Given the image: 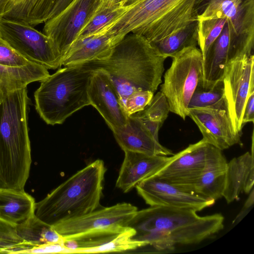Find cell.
Here are the masks:
<instances>
[{
  "label": "cell",
  "instance_id": "ac0fdd59",
  "mask_svg": "<svg viewBox=\"0 0 254 254\" xmlns=\"http://www.w3.org/2000/svg\"><path fill=\"white\" fill-rule=\"evenodd\" d=\"M114 137L124 151L148 155H173V152L156 141L140 119L134 114L127 124L113 130Z\"/></svg>",
  "mask_w": 254,
  "mask_h": 254
},
{
  "label": "cell",
  "instance_id": "f1b7e54d",
  "mask_svg": "<svg viewBox=\"0 0 254 254\" xmlns=\"http://www.w3.org/2000/svg\"><path fill=\"white\" fill-rule=\"evenodd\" d=\"M122 2L103 0L91 20L80 32L78 37L97 33L118 19L128 8Z\"/></svg>",
  "mask_w": 254,
  "mask_h": 254
},
{
  "label": "cell",
  "instance_id": "8d00e7d4",
  "mask_svg": "<svg viewBox=\"0 0 254 254\" xmlns=\"http://www.w3.org/2000/svg\"><path fill=\"white\" fill-rule=\"evenodd\" d=\"M72 254V250L66 247L64 243H50L21 251L17 254Z\"/></svg>",
  "mask_w": 254,
  "mask_h": 254
},
{
  "label": "cell",
  "instance_id": "f35d334b",
  "mask_svg": "<svg viewBox=\"0 0 254 254\" xmlns=\"http://www.w3.org/2000/svg\"><path fill=\"white\" fill-rule=\"evenodd\" d=\"M135 114L140 119L155 139L157 141H159L158 137L159 130L163 124L149 120L143 116L140 112Z\"/></svg>",
  "mask_w": 254,
  "mask_h": 254
},
{
  "label": "cell",
  "instance_id": "603a6c76",
  "mask_svg": "<svg viewBox=\"0 0 254 254\" xmlns=\"http://www.w3.org/2000/svg\"><path fill=\"white\" fill-rule=\"evenodd\" d=\"M58 0H9L1 17L35 26L44 23Z\"/></svg>",
  "mask_w": 254,
  "mask_h": 254
},
{
  "label": "cell",
  "instance_id": "ffe728a7",
  "mask_svg": "<svg viewBox=\"0 0 254 254\" xmlns=\"http://www.w3.org/2000/svg\"><path fill=\"white\" fill-rule=\"evenodd\" d=\"M254 184V140L252 152H247L227 162L223 197L228 203L238 200L241 193H249Z\"/></svg>",
  "mask_w": 254,
  "mask_h": 254
},
{
  "label": "cell",
  "instance_id": "ab89813d",
  "mask_svg": "<svg viewBox=\"0 0 254 254\" xmlns=\"http://www.w3.org/2000/svg\"><path fill=\"white\" fill-rule=\"evenodd\" d=\"M254 189H253L250 192V194L244 204V207L241 212L237 216L235 220L233 222V224L239 223L250 210V207L253 206L254 201Z\"/></svg>",
  "mask_w": 254,
  "mask_h": 254
},
{
  "label": "cell",
  "instance_id": "8fae6325",
  "mask_svg": "<svg viewBox=\"0 0 254 254\" xmlns=\"http://www.w3.org/2000/svg\"><path fill=\"white\" fill-rule=\"evenodd\" d=\"M103 0H73L65 9L44 22L43 33L52 40L62 61Z\"/></svg>",
  "mask_w": 254,
  "mask_h": 254
},
{
  "label": "cell",
  "instance_id": "cb8c5ba5",
  "mask_svg": "<svg viewBox=\"0 0 254 254\" xmlns=\"http://www.w3.org/2000/svg\"><path fill=\"white\" fill-rule=\"evenodd\" d=\"M50 75L46 67L35 63L19 66L0 64V87L3 91L21 89Z\"/></svg>",
  "mask_w": 254,
  "mask_h": 254
},
{
  "label": "cell",
  "instance_id": "484cf974",
  "mask_svg": "<svg viewBox=\"0 0 254 254\" xmlns=\"http://www.w3.org/2000/svg\"><path fill=\"white\" fill-rule=\"evenodd\" d=\"M15 227L18 235L30 248L47 243L64 242L62 236L35 215Z\"/></svg>",
  "mask_w": 254,
  "mask_h": 254
},
{
  "label": "cell",
  "instance_id": "836d02e7",
  "mask_svg": "<svg viewBox=\"0 0 254 254\" xmlns=\"http://www.w3.org/2000/svg\"><path fill=\"white\" fill-rule=\"evenodd\" d=\"M170 112L168 101L160 91L153 95L151 100L140 113L150 121L163 124Z\"/></svg>",
  "mask_w": 254,
  "mask_h": 254
},
{
  "label": "cell",
  "instance_id": "8992f818",
  "mask_svg": "<svg viewBox=\"0 0 254 254\" xmlns=\"http://www.w3.org/2000/svg\"><path fill=\"white\" fill-rule=\"evenodd\" d=\"M94 71L87 64L64 66L40 81L34 94L35 109L46 124H62L90 105L88 89Z\"/></svg>",
  "mask_w": 254,
  "mask_h": 254
},
{
  "label": "cell",
  "instance_id": "d6986e66",
  "mask_svg": "<svg viewBox=\"0 0 254 254\" xmlns=\"http://www.w3.org/2000/svg\"><path fill=\"white\" fill-rule=\"evenodd\" d=\"M122 39L107 31L77 38L62 61V65L73 66L107 57Z\"/></svg>",
  "mask_w": 254,
  "mask_h": 254
},
{
  "label": "cell",
  "instance_id": "83f0119b",
  "mask_svg": "<svg viewBox=\"0 0 254 254\" xmlns=\"http://www.w3.org/2000/svg\"><path fill=\"white\" fill-rule=\"evenodd\" d=\"M227 163L213 167L205 171L190 187L189 191L215 201L222 197Z\"/></svg>",
  "mask_w": 254,
  "mask_h": 254
},
{
  "label": "cell",
  "instance_id": "4316f807",
  "mask_svg": "<svg viewBox=\"0 0 254 254\" xmlns=\"http://www.w3.org/2000/svg\"><path fill=\"white\" fill-rule=\"evenodd\" d=\"M151 45L160 55L165 58H172L185 48L196 46L198 45V21H193Z\"/></svg>",
  "mask_w": 254,
  "mask_h": 254
},
{
  "label": "cell",
  "instance_id": "7c38bea8",
  "mask_svg": "<svg viewBox=\"0 0 254 254\" xmlns=\"http://www.w3.org/2000/svg\"><path fill=\"white\" fill-rule=\"evenodd\" d=\"M223 82L224 97L233 129L242 135L244 108L254 90V56L246 55L228 62Z\"/></svg>",
  "mask_w": 254,
  "mask_h": 254
},
{
  "label": "cell",
  "instance_id": "e575fe53",
  "mask_svg": "<svg viewBox=\"0 0 254 254\" xmlns=\"http://www.w3.org/2000/svg\"><path fill=\"white\" fill-rule=\"evenodd\" d=\"M154 93L148 90H137L127 98L124 109L128 116L143 111L151 100Z\"/></svg>",
  "mask_w": 254,
  "mask_h": 254
},
{
  "label": "cell",
  "instance_id": "d6a6232c",
  "mask_svg": "<svg viewBox=\"0 0 254 254\" xmlns=\"http://www.w3.org/2000/svg\"><path fill=\"white\" fill-rule=\"evenodd\" d=\"M29 248L18 235L15 226L0 220V254H17Z\"/></svg>",
  "mask_w": 254,
  "mask_h": 254
},
{
  "label": "cell",
  "instance_id": "ee69618b",
  "mask_svg": "<svg viewBox=\"0 0 254 254\" xmlns=\"http://www.w3.org/2000/svg\"><path fill=\"white\" fill-rule=\"evenodd\" d=\"M2 93H3V91L1 90V89L0 87V98L1 97Z\"/></svg>",
  "mask_w": 254,
  "mask_h": 254
},
{
  "label": "cell",
  "instance_id": "4dcf8cb0",
  "mask_svg": "<svg viewBox=\"0 0 254 254\" xmlns=\"http://www.w3.org/2000/svg\"><path fill=\"white\" fill-rule=\"evenodd\" d=\"M227 19L225 17L198 21V45L202 58L208 48L220 34Z\"/></svg>",
  "mask_w": 254,
  "mask_h": 254
},
{
  "label": "cell",
  "instance_id": "9c48e42d",
  "mask_svg": "<svg viewBox=\"0 0 254 254\" xmlns=\"http://www.w3.org/2000/svg\"><path fill=\"white\" fill-rule=\"evenodd\" d=\"M227 163L222 150L202 139L174 154L171 161L153 175L189 191L203 172Z\"/></svg>",
  "mask_w": 254,
  "mask_h": 254
},
{
  "label": "cell",
  "instance_id": "2e32d148",
  "mask_svg": "<svg viewBox=\"0 0 254 254\" xmlns=\"http://www.w3.org/2000/svg\"><path fill=\"white\" fill-rule=\"evenodd\" d=\"M94 70L88 89L90 105L96 108L113 131L125 126L128 116L107 74L102 70Z\"/></svg>",
  "mask_w": 254,
  "mask_h": 254
},
{
  "label": "cell",
  "instance_id": "60d3db41",
  "mask_svg": "<svg viewBox=\"0 0 254 254\" xmlns=\"http://www.w3.org/2000/svg\"><path fill=\"white\" fill-rule=\"evenodd\" d=\"M73 0H58L51 13L49 18L58 14L65 9Z\"/></svg>",
  "mask_w": 254,
  "mask_h": 254
},
{
  "label": "cell",
  "instance_id": "4fadbf2b",
  "mask_svg": "<svg viewBox=\"0 0 254 254\" xmlns=\"http://www.w3.org/2000/svg\"><path fill=\"white\" fill-rule=\"evenodd\" d=\"M188 116L198 127L202 139L217 148L223 151L242 144L241 135L233 129L224 96L211 106L188 109Z\"/></svg>",
  "mask_w": 254,
  "mask_h": 254
},
{
  "label": "cell",
  "instance_id": "74e56055",
  "mask_svg": "<svg viewBox=\"0 0 254 254\" xmlns=\"http://www.w3.org/2000/svg\"><path fill=\"white\" fill-rule=\"evenodd\" d=\"M254 122V90L249 95L246 102L242 119L243 126Z\"/></svg>",
  "mask_w": 254,
  "mask_h": 254
},
{
  "label": "cell",
  "instance_id": "ba28073f",
  "mask_svg": "<svg viewBox=\"0 0 254 254\" xmlns=\"http://www.w3.org/2000/svg\"><path fill=\"white\" fill-rule=\"evenodd\" d=\"M172 58L160 91L168 101L170 111L185 120L192 94L199 81L203 79L202 55L196 46H190Z\"/></svg>",
  "mask_w": 254,
  "mask_h": 254
},
{
  "label": "cell",
  "instance_id": "d590c367",
  "mask_svg": "<svg viewBox=\"0 0 254 254\" xmlns=\"http://www.w3.org/2000/svg\"><path fill=\"white\" fill-rule=\"evenodd\" d=\"M31 63L21 56L0 38V64L2 65L19 66L30 64Z\"/></svg>",
  "mask_w": 254,
  "mask_h": 254
},
{
  "label": "cell",
  "instance_id": "52a82bcc",
  "mask_svg": "<svg viewBox=\"0 0 254 254\" xmlns=\"http://www.w3.org/2000/svg\"><path fill=\"white\" fill-rule=\"evenodd\" d=\"M197 21L226 18L233 33L227 63L253 54L254 46V0H197Z\"/></svg>",
  "mask_w": 254,
  "mask_h": 254
},
{
  "label": "cell",
  "instance_id": "b9f144b4",
  "mask_svg": "<svg viewBox=\"0 0 254 254\" xmlns=\"http://www.w3.org/2000/svg\"><path fill=\"white\" fill-rule=\"evenodd\" d=\"M9 1V0H0V18L1 17Z\"/></svg>",
  "mask_w": 254,
  "mask_h": 254
},
{
  "label": "cell",
  "instance_id": "30bf717a",
  "mask_svg": "<svg viewBox=\"0 0 254 254\" xmlns=\"http://www.w3.org/2000/svg\"><path fill=\"white\" fill-rule=\"evenodd\" d=\"M0 38L29 62L55 69L62 58L52 40L27 23L0 18Z\"/></svg>",
  "mask_w": 254,
  "mask_h": 254
},
{
  "label": "cell",
  "instance_id": "5bb4252c",
  "mask_svg": "<svg viewBox=\"0 0 254 254\" xmlns=\"http://www.w3.org/2000/svg\"><path fill=\"white\" fill-rule=\"evenodd\" d=\"M138 194L150 206H167L196 212L213 205L215 200L190 192L153 175L136 186Z\"/></svg>",
  "mask_w": 254,
  "mask_h": 254
},
{
  "label": "cell",
  "instance_id": "3957f363",
  "mask_svg": "<svg viewBox=\"0 0 254 254\" xmlns=\"http://www.w3.org/2000/svg\"><path fill=\"white\" fill-rule=\"evenodd\" d=\"M27 87L0 98V188L24 190L32 162Z\"/></svg>",
  "mask_w": 254,
  "mask_h": 254
},
{
  "label": "cell",
  "instance_id": "e0dca14e",
  "mask_svg": "<svg viewBox=\"0 0 254 254\" xmlns=\"http://www.w3.org/2000/svg\"><path fill=\"white\" fill-rule=\"evenodd\" d=\"M116 187L127 192L144 179L153 176L173 158L163 155H148L126 151Z\"/></svg>",
  "mask_w": 254,
  "mask_h": 254
},
{
  "label": "cell",
  "instance_id": "d4e9b609",
  "mask_svg": "<svg viewBox=\"0 0 254 254\" xmlns=\"http://www.w3.org/2000/svg\"><path fill=\"white\" fill-rule=\"evenodd\" d=\"M127 226L115 225L86 231L64 237V245L72 250L95 248L105 244L124 230Z\"/></svg>",
  "mask_w": 254,
  "mask_h": 254
},
{
  "label": "cell",
  "instance_id": "1f68e13d",
  "mask_svg": "<svg viewBox=\"0 0 254 254\" xmlns=\"http://www.w3.org/2000/svg\"><path fill=\"white\" fill-rule=\"evenodd\" d=\"M200 80L193 92L188 105V109L211 106L224 96V84L219 81L210 87L203 86Z\"/></svg>",
  "mask_w": 254,
  "mask_h": 254
},
{
  "label": "cell",
  "instance_id": "9a60e30c",
  "mask_svg": "<svg viewBox=\"0 0 254 254\" xmlns=\"http://www.w3.org/2000/svg\"><path fill=\"white\" fill-rule=\"evenodd\" d=\"M137 211V208L129 203H119L110 207H101L87 214L52 227L60 235L66 237L112 225L127 226Z\"/></svg>",
  "mask_w": 254,
  "mask_h": 254
},
{
  "label": "cell",
  "instance_id": "277c9868",
  "mask_svg": "<svg viewBox=\"0 0 254 254\" xmlns=\"http://www.w3.org/2000/svg\"><path fill=\"white\" fill-rule=\"evenodd\" d=\"M106 171L102 160L89 164L36 202L35 216L53 226L101 208Z\"/></svg>",
  "mask_w": 254,
  "mask_h": 254
},
{
  "label": "cell",
  "instance_id": "44dd1931",
  "mask_svg": "<svg viewBox=\"0 0 254 254\" xmlns=\"http://www.w3.org/2000/svg\"><path fill=\"white\" fill-rule=\"evenodd\" d=\"M233 33L227 20L220 34L211 44L203 57L202 84L210 87L223 80Z\"/></svg>",
  "mask_w": 254,
  "mask_h": 254
},
{
  "label": "cell",
  "instance_id": "6da1fadb",
  "mask_svg": "<svg viewBox=\"0 0 254 254\" xmlns=\"http://www.w3.org/2000/svg\"><path fill=\"white\" fill-rule=\"evenodd\" d=\"M189 209L150 206L137 210L127 226L132 237L159 251L173 250L177 245L200 243L224 228L223 216L216 213L204 216Z\"/></svg>",
  "mask_w": 254,
  "mask_h": 254
},
{
  "label": "cell",
  "instance_id": "7a4b0ae2",
  "mask_svg": "<svg viewBox=\"0 0 254 254\" xmlns=\"http://www.w3.org/2000/svg\"><path fill=\"white\" fill-rule=\"evenodd\" d=\"M166 59L144 37L129 33L113 47L107 57L85 64L107 74L124 108L127 97L132 92H155L162 81Z\"/></svg>",
  "mask_w": 254,
  "mask_h": 254
},
{
  "label": "cell",
  "instance_id": "7bdbcfd3",
  "mask_svg": "<svg viewBox=\"0 0 254 254\" xmlns=\"http://www.w3.org/2000/svg\"><path fill=\"white\" fill-rule=\"evenodd\" d=\"M111 0L116 2H122L124 3L126 5H130L132 4L135 3L138 0Z\"/></svg>",
  "mask_w": 254,
  "mask_h": 254
},
{
  "label": "cell",
  "instance_id": "f546056e",
  "mask_svg": "<svg viewBox=\"0 0 254 254\" xmlns=\"http://www.w3.org/2000/svg\"><path fill=\"white\" fill-rule=\"evenodd\" d=\"M135 234L132 228L127 226L109 242L95 248L74 250L72 254L121 252L145 247L143 243L132 239Z\"/></svg>",
  "mask_w": 254,
  "mask_h": 254
},
{
  "label": "cell",
  "instance_id": "5b68a950",
  "mask_svg": "<svg viewBox=\"0 0 254 254\" xmlns=\"http://www.w3.org/2000/svg\"><path fill=\"white\" fill-rule=\"evenodd\" d=\"M197 0H138L107 31L123 38L129 33L144 37L155 44L196 21Z\"/></svg>",
  "mask_w": 254,
  "mask_h": 254
},
{
  "label": "cell",
  "instance_id": "7402d4cb",
  "mask_svg": "<svg viewBox=\"0 0 254 254\" xmlns=\"http://www.w3.org/2000/svg\"><path fill=\"white\" fill-rule=\"evenodd\" d=\"M34 198L24 190L0 188V220L16 226L35 215Z\"/></svg>",
  "mask_w": 254,
  "mask_h": 254
}]
</instances>
